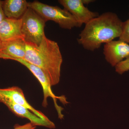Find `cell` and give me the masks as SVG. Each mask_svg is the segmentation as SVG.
<instances>
[{"label": "cell", "mask_w": 129, "mask_h": 129, "mask_svg": "<svg viewBox=\"0 0 129 129\" xmlns=\"http://www.w3.org/2000/svg\"><path fill=\"white\" fill-rule=\"evenodd\" d=\"M123 22L116 13H104L85 24L77 41L85 50L93 51L103 43L107 44L119 38Z\"/></svg>", "instance_id": "1"}, {"label": "cell", "mask_w": 129, "mask_h": 129, "mask_svg": "<svg viewBox=\"0 0 129 129\" xmlns=\"http://www.w3.org/2000/svg\"><path fill=\"white\" fill-rule=\"evenodd\" d=\"M25 61L39 67L48 77L52 86L60 82L63 58L57 43L44 36L39 45L26 43Z\"/></svg>", "instance_id": "2"}, {"label": "cell", "mask_w": 129, "mask_h": 129, "mask_svg": "<svg viewBox=\"0 0 129 129\" xmlns=\"http://www.w3.org/2000/svg\"><path fill=\"white\" fill-rule=\"evenodd\" d=\"M28 7L35 11L46 21H52L64 29L81 27L82 24L66 9L53 6L38 1L28 2Z\"/></svg>", "instance_id": "3"}, {"label": "cell", "mask_w": 129, "mask_h": 129, "mask_svg": "<svg viewBox=\"0 0 129 129\" xmlns=\"http://www.w3.org/2000/svg\"><path fill=\"white\" fill-rule=\"evenodd\" d=\"M21 19V32L25 43L39 45L45 36L44 28L46 21L29 7Z\"/></svg>", "instance_id": "4"}, {"label": "cell", "mask_w": 129, "mask_h": 129, "mask_svg": "<svg viewBox=\"0 0 129 129\" xmlns=\"http://www.w3.org/2000/svg\"><path fill=\"white\" fill-rule=\"evenodd\" d=\"M10 60H14L24 65L29 70L32 74L39 81L43 89L44 94V99L42 102V106L44 107H46L48 105L47 99L48 98H51L54 102L55 106L58 112V117L60 119H62L63 118V115L62 114V108L58 105L57 103V99L61 101L63 104L68 103L64 96H56L52 92L51 89L52 86L48 77L43 70H42L39 67L31 64L24 59L20 58H11Z\"/></svg>", "instance_id": "5"}, {"label": "cell", "mask_w": 129, "mask_h": 129, "mask_svg": "<svg viewBox=\"0 0 129 129\" xmlns=\"http://www.w3.org/2000/svg\"><path fill=\"white\" fill-rule=\"evenodd\" d=\"M103 54L107 62L115 67L124 59L129 57V44L119 40H113L105 44Z\"/></svg>", "instance_id": "6"}, {"label": "cell", "mask_w": 129, "mask_h": 129, "mask_svg": "<svg viewBox=\"0 0 129 129\" xmlns=\"http://www.w3.org/2000/svg\"><path fill=\"white\" fill-rule=\"evenodd\" d=\"M0 103L5 104L10 111L17 116L27 119L34 126H43L50 129L55 128V124L52 121L47 122L37 116L27 108L13 103L0 95Z\"/></svg>", "instance_id": "7"}, {"label": "cell", "mask_w": 129, "mask_h": 129, "mask_svg": "<svg viewBox=\"0 0 129 129\" xmlns=\"http://www.w3.org/2000/svg\"><path fill=\"white\" fill-rule=\"evenodd\" d=\"M58 2L82 24H86L99 16L98 13L91 11L86 7L82 0H59Z\"/></svg>", "instance_id": "8"}, {"label": "cell", "mask_w": 129, "mask_h": 129, "mask_svg": "<svg viewBox=\"0 0 129 129\" xmlns=\"http://www.w3.org/2000/svg\"><path fill=\"white\" fill-rule=\"evenodd\" d=\"M0 95L13 103L27 108L43 120L47 122L51 121L43 113L36 110L25 99L22 90L17 86L0 88Z\"/></svg>", "instance_id": "9"}, {"label": "cell", "mask_w": 129, "mask_h": 129, "mask_svg": "<svg viewBox=\"0 0 129 129\" xmlns=\"http://www.w3.org/2000/svg\"><path fill=\"white\" fill-rule=\"evenodd\" d=\"M21 18L4 19L0 23V39L2 42L18 39L24 40L21 32Z\"/></svg>", "instance_id": "10"}, {"label": "cell", "mask_w": 129, "mask_h": 129, "mask_svg": "<svg viewBox=\"0 0 129 129\" xmlns=\"http://www.w3.org/2000/svg\"><path fill=\"white\" fill-rule=\"evenodd\" d=\"M26 44L23 39L2 42L0 50V59L11 58L24 59L26 53Z\"/></svg>", "instance_id": "11"}, {"label": "cell", "mask_w": 129, "mask_h": 129, "mask_svg": "<svg viewBox=\"0 0 129 129\" xmlns=\"http://www.w3.org/2000/svg\"><path fill=\"white\" fill-rule=\"evenodd\" d=\"M28 8V2L25 0L3 1V9L6 18L13 19L22 18Z\"/></svg>", "instance_id": "12"}, {"label": "cell", "mask_w": 129, "mask_h": 129, "mask_svg": "<svg viewBox=\"0 0 129 129\" xmlns=\"http://www.w3.org/2000/svg\"><path fill=\"white\" fill-rule=\"evenodd\" d=\"M119 40L129 44V18L123 22L122 33Z\"/></svg>", "instance_id": "13"}, {"label": "cell", "mask_w": 129, "mask_h": 129, "mask_svg": "<svg viewBox=\"0 0 129 129\" xmlns=\"http://www.w3.org/2000/svg\"><path fill=\"white\" fill-rule=\"evenodd\" d=\"M115 71L119 74L122 75L129 70V57L118 63L115 67Z\"/></svg>", "instance_id": "14"}, {"label": "cell", "mask_w": 129, "mask_h": 129, "mask_svg": "<svg viewBox=\"0 0 129 129\" xmlns=\"http://www.w3.org/2000/svg\"><path fill=\"white\" fill-rule=\"evenodd\" d=\"M36 126H34L30 122L22 125L16 124L14 125L13 129H35Z\"/></svg>", "instance_id": "15"}, {"label": "cell", "mask_w": 129, "mask_h": 129, "mask_svg": "<svg viewBox=\"0 0 129 129\" xmlns=\"http://www.w3.org/2000/svg\"><path fill=\"white\" fill-rule=\"evenodd\" d=\"M3 1L0 0V23L6 18L3 9Z\"/></svg>", "instance_id": "16"}, {"label": "cell", "mask_w": 129, "mask_h": 129, "mask_svg": "<svg viewBox=\"0 0 129 129\" xmlns=\"http://www.w3.org/2000/svg\"><path fill=\"white\" fill-rule=\"evenodd\" d=\"M82 2L84 5H88L91 3L94 2V1L93 0H82Z\"/></svg>", "instance_id": "17"}, {"label": "cell", "mask_w": 129, "mask_h": 129, "mask_svg": "<svg viewBox=\"0 0 129 129\" xmlns=\"http://www.w3.org/2000/svg\"><path fill=\"white\" fill-rule=\"evenodd\" d=\"M2 42L1 40L0 39V50H1V48L2 45Z\"/></svg>", "instance_id": "18"}, {"label": "cell", "mask_w": 129, "mask_h": 129, "mask_svg": "<svg viewBox=\"0 0 129 129\" xmlns=\"http://www.w3.org/2000/svg\"></svg>", "instance_id": "19"}]
</instances>
